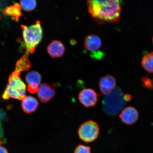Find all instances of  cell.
Listing matches in <instances>:
<instances>
[{
	"label": "cell",
	"instance_id": "1",
	"mask_svg": "<svg viewBox=\"0 0 153 153\" xmlns=\"http://www.w3.org/2000/svg\"><path fill=\"white\" fill-rule=\"evenodd\" d=\"M89 12L99 24L119 22L122 3L117 0H91L87 1Z\"/></svg>",
	"mask_w": 153,
	"mask_h": 153
},
{
	"label": "cell",
	"instance_id": "2",
	"mask_svg": "<svg viewBox=\"0 0 153 153\" xmlns=\"http://www.w3.org/2000/svg\"><path fill=\"white\" fill-rule=\"evenodd\" d=\"M23 38L26 48L25 54L28 56L34 52L41 42L43 37V30L39 21L30 26H22Z\"/></svg>",
	"mask_w": 153,
	"mask_h": 153
},
{
	"label": "cell",
	"instance_id": "3",
	"mask_svg": "<svg viewBox=\"0 0 153 153\" xmlns=\"http://www.w3.org/2000/svg\"><path fill=\"white\" fill-rule=\"evenodd\" d=\"M20 75V72L15 71L9 76L8 84L2 96L4 99L11 98L22 100L26 97V86Z\"/></svg>",
	"mask_w": 153,
	"mask_h": 153
},
{
	"label": "cell",
	"instance_id": "4",
	"mask_svg": "<svg viewBox=\"0 0 153 153\" xmlns=\"http://www.w3.org/2000/svg\"><path fill=\"white\" fill-rule=\"evenodd\" d=\"M123 95L121 90L117 88L109 94L105 95L102 104L103 109L105 113L112 116L119 114L126 104Z\"/></svg>",
	"mask_w": 153,
	"mask_h": 153
},
{
	"label": "cell",
	"instance_id": "5",
	"mask_svg": "<svg viewBox=\"0 0 153 153\" xmlns=\"http://www.w3.org/2000/svg\"><path fill=\"white\" fill-rule=\"evenodd\" d=\"M99 126L96 122L89 120L82 124L78 130L79 138L87 143L93 142L98 137Z\"/></svg>",
	"mask_w": 153,
	"mask_h": 153
},
{
	"label": "cell",
	"instance_id": "6",
	"mask_svg": "<svg viewBox=\"0 0 153 153\" xmlns=\"http://www.w3.org/2000/svg\"><path fill=\"white\" fill-rule=\"evenodd\" d=\"M84 45L93 59L100 60L104 56V53L100 50L102 41L100 37L94 34H90L85 38Z\"/></svg>",
	"mask_w": 153,
	"mask_h": 153
},
{
	"label": "cell",
	"instance_id": "7",
	"mask_svg": "<svg viewBox=\"0 0 153 153\" xmlns=\"http://www.w3.org/2000/svg\"><path fill=\"white\" fill-rule=\"evenodd\" d=\"M99 95L93 89H85L80 92L78 99L80 102L87 108L94 106L98 100Z\"/></svg>",
	"mask_w": 153,
	"mask_h": 153
},
{
	"label": "cell",
	"instance_id": "8",
	"mask_svg": "<svg viewBox=\"0 0 153 153\" xmlns=\"http://www.w3.org/2000/svg\"><path fill=\"white\" fill-rule=\"evenodd\" d=\"M139 114L136 108L133 106H128L123 109L120 115L121 121L127 125H132L138 120Z\"/></svg>",
	"mask_w": 153,
	"mask_h": 153
},
{
	"label": "cell",
	"instance_id": "9",
	"mask_svg": "<svg viewBox=\"0 0 153 153\" xmlns=\"http://www.w3.org/2000/svg\"><path fill=\"white\" fill-rule=\"evenodd\" d=\"M116 82L114 76L107 75L100 78L99 80V89L101 93L105 95L109 94L116 88Z\"/></svg>",
	"mask_w": 153,
	"mask_h": 153
},
{
	"label": "cell",
	"instance_id": "10",
	"mask_svg": "<svg viewBox=\"0 0 153 153\" xmlns=\"http://www.w3.org/2000/svg\"><path fill=\"white\" fill-rule=\"evenodd\" d=\"M42 80V76L36 71L29 72L26 76V81L28 84V91L30 93L37 92Z\"/></svg>",
	"mask_w": 153,
	"mask_h": 153
},
{
	"label": "cell",
	"instance_id": "11",
	"mask_svg": "<svg viewBox=\"0 0 153 153\" xmlns=\"http://www.w3.org/2000/svg\"><path fill=\"white\" fill-rule=\"evenodd\" d=\"M55 92L51 86L46 83H44L40 85L37 91L38 98L42 102H48L54 97Z\"/></svg>",
	"mask_w": 153,
	"mask_h": 153
},
{
	"label": "cell",
	"instance_id": "12",
	"mask_svg": "<svg viewBox=\"0 0 153 153\" xmlns=\"http://www.w3.org/2000/svg\"><path fill=\"white\" fill-rule=\"evenodd\" d=\"M47 51L52 58H60L64 54L65 47L62 42L54 40L48 46Z\"/></svg>",
	"mask_w": 153,
	"mask_h": 153
},
{
	"label": "cell",
	"instance_id": "13",
	"mask_svg": "<svg viewBox=\"0 0 153 153\" xmlns=\"http://www.w3.org/2000/svg\"><path fill=\"white\" fill-rule=\"evenodd\" d=\"M22 101V109L27 114L34 112L39 104L37 99L31 96H26Z\"/></svg>",
	"mask_w": 153,
	"mask_h": 153
},
{
	"label": "cell",
	"instance_id": "14",
	"mask_svg": "<svg viewBox=\"0 0 153 153\" xmlns=\"http://www.w3.org/2000/svg\"><path fill=\"white\" fill-rule=\"evenodd\" d=\"M143 68L149 73H153V52L147 53L143 57L141 61Z\"/></svg>",
	"mask_w": 153,
	"mask_h": 153
},
{
	"label": "cell",
	"instance_id": "15",
	"mask_svg": "<svg viewBox=\"0 0 153 153\" xmlns=\"http://www.w3.org/2000/svg\"><path fill=\"white\" fill-rule=\"evenodd\" d=\"M20 5L18 4H15L14 5L7 7L4 10V13L7 15L12 16L16 20L18 19L21 15Z\"/></svg>",
	"mask_w": 153,
	"mask_h": 153
},
{
	"label": "cell",
	"instance_id": "16",
	"mask_svg": "<svg viewBox=\"0 0 153 153\" xmlns=\"http://www.w3.org/2000/svg\"><path fill=\"white\" fill-rule=\"evenodd\" d=\"M30 67V65L29 62L28 56L24 55L22 58L17 63L16 71L21 72L27 70Z\"/></svg>",
	"mask_w": 153,
	"mask_h": 153
},
{
	"label": "cell",
	"instance_id": "17",
	"mask_svg": "<svg viewBox=\"0 0 153 153\" xmlns=\"http://www.w3.org/2000/svg\"><path fill=\"white\" fill-rule=\"evenodd\" d=\"M20 7L26 11H31L35 9L37 3L34 0H28V1H20Z\"/></svg>",
	"mask_w": 153,
	"mask_h": 153
},
{
	"label": "cell",
	"instance_id": "18",
	"mask_svg": "<svg viewBox=\"0 0 153 153\" xmlns=\"http://www.w3.org/2000/svg\"><path fill=\"white\" fill-rule=\"evenodd\" d=\"M141 81L143 87L150 90H153V82L148 76H143L141 78Z\"/></svg>",
	"mask_w": 153,
	"mask_h": 153
},
{
	"label": "cell",
	"instance_id": "19",
	"mask_svg": "<svg viewBox=\"0 0 153 153\" xmlns=\"http://www.w3.org/2000/svg\"><path fill=\"white\" fill-rule=\"evenodd\" d=\"M74 153H91V147L79 144L76 147Z\"/></svg>",
	"mask_w": 153,
	"mask_h": 153
},
{
	"label": "cell",
	"instance_id": "20",
	"mask_svg": "<svg viewBox=\"0 0 153 153\" xmlns=\"http://www.w3.org/2000/svg\"><path fill=\"white\" fill-rule=\"evenodd\" d=\"M123 99L126 102H130L132 100V97L129 94H126L123 95Z\"/></svg>",
	"mask_w": 153,
	"mask_h": 153
},
{
	"label": "cell",
	"instance_id": "21",
	"mask_svg": "<svg viewBox=\"0 0 153 153\" xmlns=\"http://www.w3.org/2000/svg\"><path fill=\"white\" fill-rule=\"evenodd\" d=\"M0 153H9L7 149L2 146H0Z\"/></svg>",
	"mask_w": 153,
	"mask_h": 153
},
{
	"label": "cell",
	"instance_id": "22",
	"mask_svg": "<svg viewBox=\"0 0 153 153\" xmlns=\"http://www.w3.org/2000/svg\"><path fill=\"white\" fill-rule=\"evenodd\" d=\"M7 1H0V8H3L7 5Z\"/></svg>",
	"mask_w": 153,
	"mask_h": 153
},
{
	"label": "cell",
	"instance_id": "23",
	"mask_svg": "<svg viewBox=\"0 0 153 153\" xmlns=\"http://www.w3.org/2000/svg\"><path fill=\"white\" fill-rule=\"evenodd\" d=\"M1 141H0V145H1Z\"/></svg>",
	"mask_w": 153,
	"mask_h": 153
},
{
	"label": "cell",
	"instance_id": "24",
	"mask_svg": "<svg viewBox=\"0 0 153 153\" xmlns=\"http://www.w3.org/2000/svg\"><path fill=\"white\" fill-rule=\"evenodd\" d=\"M0 127L1 128V123H0Z\"/></svg>",
	"mask_w": 153,
	"mask_h": 153
},
{
	"label": "cell",
	"instance_id": "25",
	"mask_svg": "<svg viewBox=\"0 0 153 153\" xmlns=\"http://www.w3.org/2000/svg\"><path fill=\"white\" fill-rule=\"evenodd\" d=\"M152 42H153V38H152Z\"/></svg>",
	"mask_w": 153,
	"mask_h": 153
}]
</instances>
